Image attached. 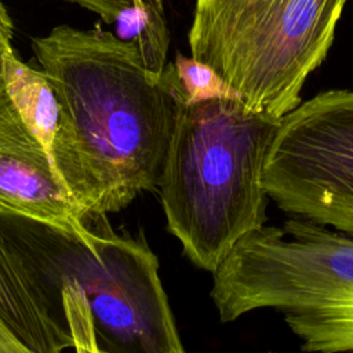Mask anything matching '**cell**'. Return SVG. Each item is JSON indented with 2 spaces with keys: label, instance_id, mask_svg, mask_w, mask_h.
Here are the masks:
<instances>
[{
  "label": "cell",
  "instance_id": "obj_1",
  "mask_svg": "<svg viewBox=\"0 0 353 353\" xmlns=\"http://www.w3.org/2000/svg\"><path fill=\"white\" fill-rule=\"evenodd\" d=\"M61 112L52 164L83 218L116 212L157 188L178 113L188 103L174 62L160 77L131 43L58 25L32 39Z\"/></svg>",
  "mask_w": 353,
  "mask_h": 353
},
{
  "label": "cell",
  "instance_id": "obj_2",
  "mask_svg": "<svg viewBox=\"0 0 353 353\" xmlns=\"http://www.w3.org/2000/svg\"><path fill=\"white\" fill-rule=\"evenodd\" d=\"M280 121L240 98L181 106L157 188L167 229L194 266L212 273L266 225L265 164Z\"/></svg>",
  "mask_w": 353,
  "mask_h": 353
},
{
  "label": "cell",
  "instance_id": "obj_3",
  "mask_svg": "<svg viewBox=\"0 0 353 353\" xmlns=\"http://www.w3.org/2000/svg\"><path fill=\"white\" fill-rule=\"evenodd\" d=\"M222 323L276 310L305 352H353V233L290 216L244 236L212 272Z\"/></svg>",
  "mask_w": 353,
  "mask_h": 353
},
{
  "label": "cell",
  "instance_id": "obj_4",
  "mask_svg": "<svg viewBox=\"0 0 353 353\" xmlns=\"http://www.w3.org/2000/svg\"><path fill=\"white\" fill-rule=\"evenodd\" d=\"M91 250L77 234L11 212L8 229L40 280L63 296L74 285L85 298L98 352L181 353L159 261L143 240L116 234L106 214L85 218Z\"/></svg>",
  "mask_w": 353,
  "mask_h": 353
},
{
  "label": "cell",
  "instance_id": "obj_5",
  "mask_svg": "<svg viewBox=\"0 0 353 353\" xmlns=\"http://www.w3.org/2000/svg\"><path fill=\"white\" fill-rule=\"evenodd\" d=\"M347 0H196L190 57L241 101L281 119L302 102L324 62Z\"/></svg>",
  "mask_w": 353,
  "mask_h": 353
},
{
  "label": "cell",
  "instance_id": "obj_6",
  "mask_svg": "<svg viewBox=\"0 0 353 353\" xmlns=\"http://www.w3.org/2000/svg\"><path fill=\"white\" fill-rule=\"evenodd\" d=\"M266 190L288 216L353 233V90L320 91L281 117Z\"/></svg>",
  "mask_w": 353,
  "mask_h": 353
},
{
  "label": "cell",
  "instance_id": "obj_7",
  "mask_svg": "<svg viewBox=\"0 0 353 353\" xmlns=\"http://www.w3.org/2000/svg\"><path fill=\"white\" fill-rule=\"evenodd\" d=\"M0 208L77 234L94 250V230L59 178L43 143L0 91Z\"/></svg>",
  "mask_w": 353,
  "mask_h": 353
},
{
  "label": "cell",
  "instance_id": "obj_8",
  "mask_svg": "<svg viewBox=\"0 0 353 353\" xmlns=\"http://www.w3.org/2000/svg\"><path fill=\"white\" fill-rule=\"evenodd\" d=\"M63 349H74L65 312L0 228V353Z\"/></svg>",
  "mask_w": 353,
  "mask_h": 353
},
{
  "label": "cell",
  "instance_id": "obj_9",
  "mask_svg": "<svg viewBox=\"0 0 353 353\" xmlns=\"http://www.w3.org/2000/svg\"><path fill=\"white\" fill-rule=\"evenodd\" d=\"M3 80L4 90L23 123L43 143L51 159L61 112L50 79L41 69H33L23 63L10 48L3 58Z\"/></svg>",
  "mask_w": 353,
  "mask_h": 353
},
{
  "label": "cell",
  "instance_id": "obj_10",
  "mask_svg": "<svg viewBox=\"0 0 353 353\" xmlns=\"http://www.w3.org/2000/svg\"><path fill=\"white\" fill-rule=\"evenodd\" d=\"M114 34L131 43L139 54L143 68L160 77L167 65L170 30L163 4L138 1L124 7L114 18Z\"/></svg>",
  "mask_w": 353,
  "mask_h": 353
},
{
  "label": "cell",
  "instance_id": "obj_11",
  "mask_svg": "<svg viewBox=\"0 0 353 353\" xmlns=\"http://www.w3.org/2000/svg\"><path fill=\"white\" fill-rule=\"evenodd\" d=\"M174 63L185 90L188 103L216 98H240V95L228 85L212 68L196 61L193 57L188 58L178 54Z\"/></svg>",
  "mask_w": 353,
  "mask_h": 353
},
{
  "label": "cell",
  "instance_id": "obj_12",
  "mask_svg": "<svg viewBox=\"0 0 353 353\" xmlns=\"http://www.w3.org/2000/svg\"><path fill=\"white\" fill-rule=\"evenodd\" d=\"M98 14L106 23H113L116 15L127 6L138 1L163 4L164 0H68Z\"/></svg>",
  "mask_w": 353,
  "mask_h": 353
},
{
  "label": "cell",
  "instance_id": "obj_13",
  "mask_svg": "<svg viewBox=\"0 0 353 353\" xmlns=\"http://www.w3.org/2000/svg\"><path fill=\"white\" fill-rule=\"evenodd\" d=\"M14 34V25L8 15L7 8L0 1V91L4 88V80H3V58L4 54L12 48L11 40Z\"/></svg>",
  "mask_w": 353,
  "mask_h": 353
}]
</instances>
